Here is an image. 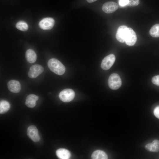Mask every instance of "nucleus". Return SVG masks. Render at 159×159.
Instances as JSON below:
<instances>
[{"instance_id": "1", "label": "nucleus", "mask_w": 159, "mask_h": 159, "mask_svg": "<svg viewBox=\"0 0 159 159\" xmlns=\"http://www.w3.org/2000/svg\"><path fill=\"white\" fill-rule=\"evenodd\" d=\"M47 65L51 71L57 75H62L65 72V67L59 61L56 59L52 58L50 59L48 62Z\"/></svg>"}, {"instance_id": "2", "label": "nucleus", "mask_w": 159, "mask_h": 159, "mask_svg": "<svg viewBox=\"0 0 159 159\" xmlns=\"http://www.w3.org/2000/svg\"><path fill=\"white\" fill-rule=\"evenodd\" d=\"M108 85L112 89L116 90L119 88L122 85V81L119 75L116 73H113L109 76Z\"/></svg>"}, {"instance_id": "3", "label": "nucleus", "mask_w": 159, "mask_h": 159, "mask_svg": "<svg viewBox=\"0 0 159 159\" xmlns=\"http://www.w3.org/2000/svg\"><path fill=\"white\" fill-rule=\"evenodd\" d=\"M75 96V92L72 89H66L59 93V97L60 100L64 102H69L72 101Z\"/></svg>"}, {"instance_id": "4", "label": "nucleus", "mask_w": 159, "mask_h": 159, "mask_svg": "<svg viewBox=\"0 0 159 159\" xmlns=\"http://www.w3.org/2000/svg\"><path fill=\"white\" fill-rule=\"evenodd\" d=\"M137 40L136 34L132 29L128 27L125 38V42L129 46H133Z\"/></svg>"}, {"instance_id": "5", "label": "nucleus", "mask_w": 159, "mask_h": 159, "mask_svg": "<svg viewBox=\"0 0 159 159\" xmlns=\"http://www.w3.org/2000/svg\"><path fill=\"white\" fill-rule=\"evenodd\" d=\"M115 60V55L112 54L105 57L102 60L101 67L104 70H107L112 66Z\"/></svg>"}, {"instance_id": "6", "label": "nucleus", "mask_w": 159, "mask_h": 159, "mask_svg": "<svg viewBox=\"0 0 159 159\" xmlns=\"http://www.w3.org/2000/svg\"><path fill=\"white\" fill-rule=\"evenodd\" d=\"M43 71L44 68L42 66L39 64H35L30 67L28 75L30 78H34L42 73Z\"/></svg>"}, {"instance_id": "7", "label": "nucleus", "mask_w": 159, "mask_h": 159, "mask_svg": "<svg viewBox=\"0 0 159 159\" xmlns=\"http://www.w3.org/2000/svg\"><path fill=\"white\" fill-rule=\"evenodd\" d=\"M27 135L34 142H37L40 140L38 131L34 125L29 126L27 129Z\"/></svg>"}, {"instance_id": "8", "label": "nucleus", "mask_w": 159, "mask_h": 159, "mask_svg": "<svg viewBox=\"0 0 159 159\" xmlns=\"http://www.w3.org/2000/svg\"><path fill=\"white\" fill-rule=\"evenodd\" d=\"M54 20L50 17L45 18L41 20L39 23V27L44 30H49L54 26Z\"/></svg>"}, {"instance_id": "9", "label": "nucleus", "mask_w": 159, "mask_h": 159, "mask_svg": "<svg viewBox=\"0 0 159 159\" xmlns=\"http://www.w3.org/2000/svg\"><path fill=\"white\" fill-rule=\"evenodd\" d=\"M118 7V5L116 3L113 1H108L103 4L102 9L105 13H112L116 11Z\"/></svg>"}, {"instance_id": "10", "label": "nucleus", "mask_w": 159, "mask_h": 159, "mask_svg": "<svg viewBox=\"0 0 159 159\" xmlns=\"http://www.w3.org/2000/svg\"><path fill=\"white\" fill-rule=\"evenodd\" d=\"M128 27L125 25H122L118 28L116 34L117 39L121 43L125 42V38Z\"/></svg>"}, {"instance_id": "11", "label": "nucleus", "mask_w": 159, "mask_h": 159, "mask_svg": "<svg viewBox=\"0 0 159 159\" xmlns=\"http://www.w3.org/2000/svg\"><path fill=\"white\" fill-rule=\"evenodd\" d=\"M7 86L9 90L14 93L19 92L21 89L20 82L18 81L14 80L9 81L8 82Z\"/></svg>"}, {"instance_id": "12", "label": "nucleus", "mask_w": 159, "mask_h": 159, "mask_svg": "<svg viewBox=\"0 0 159 159\" xmlns=\"http://www.w3.org/2000/svg\"><path fill=\"white\" fill-rule=\"evenodd\" d=\"M38 99V96L34 94H30L27 96L25 104L29 107L33 108L35 106L36 102Z\"/></svg>"}, {"instance_id": "13", "label": "nucleus", "mask_w": 159, "mask_h": 159, "mask_svg": "<svg viewBox=\"0 0 159 159\" xmlns=\"http://www.w3.org/2000/svg\"><path fill=\"white\" fill-rule=\"evenodd\" d=\"M56 155L57 157L61 159H68L71 157V153L67 150L61 148L56 151Z\"/></svg>"}, {"instance_id": "14", "label": "nucleus", "mask_w": 159, "mask_h": 159, "mask_svg": "<svg viewBox=\"0 0 159 159\" xmlns=\"http://www.w3.org/2000/svg\"><path fill=\"white\" fill-rule=\"evenodd\" d=\"M145 149L148 150L153 152H157L159 151V140H154L151 143L145 146Z\"/></svg>"}, {"instance_id": "15", "label": "nucleus", "mask_w": 159, "mask_h": 159, "mask_svg": "<svg viewBox=\"0 0 159 159\" xmlns=\"http://www.w3.org/2000/svg\"><path fill=\"white\" fill-rule=\"evenodd\" d=\"M25 57L28 62L32 63L35 62L37 56L36 53L33 50L29 49L27 50L26 52Z\"/></svg>"}, {"instance_id": "16", "label": "nucleus", "mask_w": 159, "mask_h": 159, "mask_svg": "<svg viewBox=\"0 0 159 159\" xmlns=\"http://www.w3.org/2000/svg\"><path fill=\"white\" fill-rule=\"evenodd\" d=\"M93 159H107L108 156L106 153L104 151L97 150L95 151L92 153L91 156Z\"/></svg>"}, {"instance_id": "17", "label": "nucleus", "mask_w": 159, "mask_h": 159, "mask_svg": "<svg viewBox=\"0 0 159 159\" xmlns=\"http://www.w3.org/2000/svg\"><path fill=\"white\" fill-rule=\"evenodd\" d=\"M10 105L7 101L2 100L0 102V113L2 114L7 112L10 109Z\"/></svg>"}, {"instance_id": "18", "label": "nucleus", "mask_w": 159, "mask_h": 159, "mask_svg": "<svg viewBox=\"0 0 159 159\" xmlns=\"http://www.w3.org/2000/svg\"><path fill=\"white\" fill-rule=\"evenodd\" d=\"M149 33L153 37H159V24H156L153 25L150 29Z\"/></svg>"}, {"instance_id": "19", "label": "nucleus", "mask_w": 159, "mask_h": 159, "mask_svg": "<svg viewBox=\"0 0 159 159\" xmlns=\"http://www.w3.org/2000/svg\"><path fill=\"white\" fill-rule=\"evenodd\" d=\"M16 26L18 29L23 31H26L28 28L27 24L25 22L22 21L17 22L16 24Z\"/></svg>"}, {"instance_id": "20", "label": "nucleus", "mask_w": 159, "mask_h": 159, "mask_svg": "<svg viewBox=\"0 0 159 159\" xmlns=\"http://www.w3.org/2000/svg\"><path fill=\"white\" fill-rule=\"evenodd\" d=\"M127 6L134 7L138 6L140 3L139 0H128Z\"/></svg>"}, {"instance_id": "21", "label": "nucleus", "mask_w": 159, "mask_h": 159, "mask_svg": "<svg viewBox=\"0 0 159 159\" xmlns=\"http://www.w3.org/2000/svg\"><path fill=\"white\" fill-rule=\"evenodd\" d=\"M152 82L153 84L159 86V75L153 77L152 78Z\"/></svg>"}, {"instance_id": "22", "label": "nucleus", "mask_w": 159, "mask_h": 159, "mask_svg": "<svg viewBox=\"0 0 159 159\" xmlns=\"http://www.w3.org/2000/svg\"><path fill=\"white\" fill-rule=\"evenodd\" d=\"M119 4L121 7L127 6L128 3V0H119Z\"/></svg>"}, {"instance_id": "23", "label": "nucleus", "mask_w": 159, "mask_h": 159, "mask_svg": "<svg viewBox=\"0 0 159 159\" xmlns=\"http://www.w3.org/2000/svg\"><path fill=\"white\" fill-rule=\"evenodd\" d=\"M153 113L155 117L159 119V105L155 108L153 111Z\"/></svg>"}, {"instance_id": "24", "label": "nucleus", "mask_w": 159, "mask_h": 159, "mask_svg": "<svg viewBox=\"0 0 159 159\" xmlns=\"http://www.w3.org/2000/svg\"><path fill=\"white\" fill-rule=\"evenodd\" d=\"M97 0H87V1L89 3H92Z\"/></svg>"}]
</instances>
